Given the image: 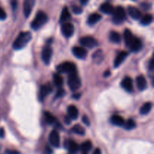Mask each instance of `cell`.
<instances>
[{"mask_svg":"<svg viewBox=\"0 0 154 154\" xmlns=\"http://www.w3.org/2000/svg\"><path fill=\"white\" fill-rule=\"evenodd\" d=\"M35 3V0H24L23 2V13L26 17H28L32 11Z\"/></svg>","mask_w":154,"mask_h":154,"instance_id":"11","label":"cell"},{"mask_svg":"<svg viewBox=\"0 0 154 154\" xmlns=\"http://www.w3.org/2000/svg\"><path fill=\"white\" fill-rule=\"evenodd\" d=\"M5 136V130L3 128L0 129V138H4Z\"/></svg>","mask_w":154,"mask_h":154,"instance_id":"43","label":"cell"},{"mask_svg":"<svg viewBox=\"0 0 154 154\" xmlns=\"http://www.w3.org/2000/svg\"><path fill=\"white\" fill-rule=\"evenodd\" d=\"M68 85L72 91H76L81 87V78L78 77L76 72L69 74V78H68Z\"/></svg>","mask_w":154,"mask_h":154,"instance_id":"5","label":"cell"},{"mask_svg":"<svg viewBox=\"0 0 154 154\" xmlns=\"http://www.w3.org/2000/svg\"><path fill=\"white\" fill-rule=\"evenodd\" d=\"M11 7L14 11H15L17 7V0H11Z\"/></svg>","mask_w":154,"mask_h":154,"instance_id":"38","label":"cell"},{"mask_svg":"<svg viewBox=\"0 0 154 154\" xmlns=\"http://www.w3.org/2000/svg\"><path fill=\"white\" fill-rule=\"evenodd\" d=\"M84 154H87V153H84Z\"/></svg>","mask_w":154,"mask_h":154,"instance_id":"48","label":"cell"},{"mask_svg":"<svg viewBox=\"0 0 154 154\" xmlns=\"http://www.w3.org/2000/svg\"><path fill=\"white\" fill-rule=\"evenodd\" d=\"M65 147L71 154H76L79 150V146L72 140H67L65 142Z\"/></svg>","mask_w":154,"mask_h":154,"instance_id":"12","label":"cell"},{"mask_svg":"<svg viewBox=\"0 0 154 154\" xmlns=\"http://www.w3.org/2000/svg\"><path fill=\"white\" fill-rule=\"evenodd\" d=\"M71 18V14L69 13V11L67 7H64L62 11L61 16H60V22L66 23Z\"/></svg>","mask_w":154,"mask_h":154,"instance_id":"26","label":"cell"},{"mask_svg":"<svg viewBox=\"0 0 154 154\" xmlns=\"http://www.w3.org/2000/svg\"><path fill=\"white\" fill-rule=\"evenodd\" d=\"M153 21V16L152 14H146L141 18V24L143 26H147V25H150V23H152Z\"/></svg>","mask_w":154,"mask_h":154,"instance_id":"30","label":"cell"},{"mask_svg":"<svg viewBox=\"0 0 154 154\" xmlns=\"http://www.w3.org/2000/svg\"><path fill=\"white\" fill-rule=\"evenodd\" d=\"M93 154H102V151H101V150L99 148H96L94 150V151H93Z\"/></svg>","mask_w":154,"mask_h":154,"instance_id":"45","label":"cell"},{"mask_svg":"<svg viewBox=\"0 0 154 154\" xmlns=\"http://www.w3.org/2000/svg\"><path fill=\"white\" fill-rule=\"evenodd\" d=\"M65 122H66V123L67 125H69L71 123V120L68 116H66V117H65Z\"/></svg>","mask_w":154,"mask_h":154,"instance_id":"44","label":"cell"},{"mask_svg":"<svg viewBox=\"0 0 154 154\" xmlns=\"http://www.w3.org/2000/svg\"><path fill=\"white\" fill-rule=\"evenodd\" d=\"M134 35H132V32L130 31L129 29H125L124 32H123V38H124V41H125V44H126V46H129L130 42H132V38H133Z\"/></svg>","mask_w":154,"mask_h":154,"instance_id":"27","label":"cell"},{"mask_svg":"<svg viewBox=\"0 0 154 154\" xmlns=\"http://www.w3.org/2000/svg\"><path fill=\"white\" fill-rule=\"evenodd\" d=\"M93 59L96 63H100L102 60V59H103V54H102V51H101V50H99V51H96V52L93 54Z\"/></svg>","mask_w":154,"mask_h":154,"instance_id":"33","label":"cell"},{"mask_svg":"<svg viewBox=\"0 0 154 154\" xmlns=\"http://www.w3.org/2000/svg\"><path fill=\"white\" fill-rule=\"evenodd\" d=\"M80 2H81V4L82 5H86L88 3L89 0H80Z\"/></svg>","mask_w":154,"mask_h":154,"instance_id":"46","label":"cell"},{"mask_svg":"<svg viewBox=\"0 0 154 154\" xmlns=\"http://www.w3.org/2000/svg\"><path fill=\"white\" fill-rule=\"evenodd\" d=\"M6 153L7 154H20L18 151H16V150H7L6 151Z\"/></svg>","mask_w":154,"mask_h":154,"instance_id":"41","label":"cell"},{"mask_svg":"<svg viewBox=\"0 0 154 154\" xmlns=\"http://www.w3.org/2000/svg\"><path fill=\"white\" fill-rule=\"evenodd\" d=\"M82 120H83V123H84L85 125H87V126H90V120H89V118L87 117V116H85V115L83 116Z\"/></svg>","mask_w":154,"mask_h":154,"instance_id":"37","label":"cell"},{"mask_svg":"<svg viewBox=\"0 0 154 154\" xmlns=\"http://www.w3.org/2000/svg\"><path fill=\"white\" fill-rule=\"evenodd\" d=\"M32 39V34L29 32H21L13 43V48L14 50H21L30 42Z\"/></svg>","mask_w":154,"mask_h":154,"instance_id":"1","label":"cell"},{"mask_svg":"<svg viewBox=\"0 0 154 154\" xmlns=\"http://www.w3.org/2000/svg\"><path fill=\"white\" fill-rule=\"evenodd\" d=\"M61 32L65 37L70 38L74 34L75 27L73 24L71 23H64L61 26Z\"/></svg>","mask_w":154,"mask_h":154,"instance_id":"7","label":"cell"},{"mask_svg":"<svg viewBox=\"0 0 154 154\" xmlns=\"http://www.w3.org/2000/svg\"><path fill=\"white\" fill-rule=\"evenodd\" d=\"M72 11H73L74 13L76 14H81L83 12L82 8H81L80 6L78 5L72 6Z\"/></svg>","mask_w":154,"mask_h":154,"instance_id":"34","label":"cell"},{"mask_svg":"<svg viewBox=\"0 0 154 154\" xmlns=\"http://www.w3.org/2000/svg\"><path fill=\"white\" fill-rule=\"evenodd\" d=\"M57 70L58 73H68L72 74L76 72V66L72 62H64L57 66Z\"/></svg>","mask_w":154,"mask_h":154,"instance_id":"4","label":"cell"},{"mask_svg":"<svg viewBox=\"0 0 154 154\" xmlns=\"http://www.w3.org/2000/svg\"><path fill=\"white\" fill-rule=\"evenodd\" d=\"M51 91H52V87H51V84H46L45 85H42L40 88V91H39V99H40V101L42 102L45 99V98L51 93Z\"/></svg>","mask_w":154,"mask_h":154,"instance_id":"14","label":"cell"},{"mask_svg":"<svg viewBox=\"0 0 154 154\" xmlns=\"http://www.w3.org/2000/svg\"><path fill=\"white\" fill-rule=\"evenodd\" d=\"M137 87L140 91H144L147 87V82L146 78L143 75H139L136 78Z\"/></svg>","mask_w":154,"mask_h":154,"instance_id":"17","label":"cell"},{"mask_svg":"<svg viewBox=\"0 0 154 154\" xmlns=\"http://www.w3.org/2000/svg\"><path fill=\"white\" fill-rule=\"evenodd\" d=\"M72 53L75 57L80 60H84L87 56V51L84 47H74L72 48Z\"/></svg>","mask_w":154,"mask_h":154,"instance_id":"10","label":"cell"},{"mask_svg":"<svg viewBox=\"0 0 154 154\" xmlns=\"http://www.w3.org/2000/svg\"><path fill=\"white\" fill-rule=\"evenodd\" d=\"M128 48L131 50V51L132 52H138L142 48V43H141V40H140L138 38L135 37L134 36L133 38H132V42H130L129 45L128 46Z\"/></svg>","mask_w":154,"mask_h":154,"instance_id":"13","label":"cell"},{"mask_svg":"<svg viewBox=\"0 0 154 154\" xmlns=\"http://www.w3.org/2000/svg\"><path fill=\"white\" fill-rule=\"evenodd\" d=\"M48 20V15L42 11H40L35 15V17L31 23V27L32 29L38 30L41 27L43 26Z\"/></svg>","mask_w":154,"mask_h":154,"instance_id":"2","label":"cell"},{"mask_svg":"<svg viewBox=\"0 0 154 154\" xmlns=\"http://www.w3.org/2000/svg\"><path fill=\"white\" fill-rule=\"evenodd\" d=\"M44 118H45V122L48 125H54L55 123L57 124L56 117L53 114H51V113L48 112V111H45V113H44Z\"/></svg>","mask_w":154,"mask_h":154,"instance_id":"20","label":"cell"},{"mask_svg":"<svg viewBox=\"0 0 154 154\" xmlns=\"http://www.w3.org/2000/svg\"><path fill=\"white\" fill-rule=\"evenodd\" d=\"M123 126H124L125 129L126 130H132V129H135V126H136V123L132 119H129L127 121L124 122L123 123Z\"/></svg>","mask_w":154,"mask_h":154,"instance_id":"31","label":"cell"},{"mask_svg":"<svg viewBox=\"0 0 154 154\" xmlns=\"http://www.w3.org/2000/svg\"><path fill=\"white\" fill-rule=\"evenodd\" d=\"M53 153V150L50 148L49 147H46L45 150V154H52Z\"/></svg>","mask_w":154,"mask_h":154,"instance_id":"40","label":"cell"},{"mask_svg":"<svg viewBox=\"0 0 154 154\" xmlns=\"http://www.w3.org/2000/svg\"><path fill=\"white\" fill-rule=\"evenodd\" d=\"M128 13L130 15L131 17L134 20H139L142 17V14L141 11L134 6H129L127 8Z\"/></svg>","mask_w":154,"mask_h":154,"instance_id":"16","label":"cell"},{"mask_svg":"<svg viewBox=\"0 0 154 154\" xmlns=\"http://www.w3.org/2000/svg\"><path fill=\"white\" fill-rule=\"evenodd\" d=\"M111 122L112 124H114V126H123V123H124V119L120 115H117V114H114L112 117H111Z\"/></svg>","mask_w":154,"mask_h":154,"instance_id":"23","label":"cell"},{"mask_svg":"<svg viewBox=\"0 0 154 154\" xmlns=\"http://www.w3.org/2000/svg\"><path fill=\"white\" fill-rule=\"evenodd\" d=\"M99 9H100L101 11L103 12L104 14H112L113 11H114V7L108 2L103 3V4L100 6Z\"/></svg>","mask_w":154,"mask_h":154,"instance_id":"21","label":"cell"},{"mask_svg":"<svg viewBox=\"0 0 154 154\" xmlns=\"http://www.w3.org/2000/svg\"><path fill=\"white\" fill-rule=\"evenodd\" d=\"M152 107H153L152 102H146L140 108V114L142 115H146V114H149V112L151 111Z\"/></svg>","mask_w":154,"mask_h":154,"instance_id":"25","label":"cell"},{"mask_svg":"<svg viewBox=\"0 0 154 154\" xmlns=\"http://www.w3.org/2000/svg\"><path fill=\"white\" fill-rule=\"evenodd\" d=\"M149 68H150V71L153 70V59H151V60H150V65H149Z\"/></svg>","mask_w":154,"mask_h":154,"instance_id":"42","label":"cell"},{"mask_svg":"<svg viewBox=\"0 0 154 154\" xmlns=\"http://www.w3.org/2000/svg\"><path fill=\"white\" fill-rule=\"evenodd\" d=\"M110 75H111V73H110L109 71H107V72L105 73V75H104V77H105V78H107V77L109 76Z\"/></svg>","mask_w":154,"mask_h":154,"instance_id":"47","label":"cell"},{"mask_svg":"<svg viewBox=\"0 0 154 154\" xmlns=\"http://www.w3.org/2000/svg\"><path fill=\"white\" fill-rule=\"evenodd\" d=\"M54 82L56 87H62L63 85V78L59 73L54 74Z\"/></svg>","mask_w":154,"mask_h":154,"instance_id":"28","label":"cell"},{"mask_svg":"<svg viewBox=\"0 0 154 154\" xmlns=\"http://www.w3.org/2000/svg\"><path fill=\"white\" fill-rule=\"evenodd\" d=\"M113 22L115 24H120L126 19V11L122 6H118L114 10L112 13Z\"/></svg>","mask_w":154,"mask_h":154,"instance_id":"3","label":"cell"},{"mask_svg":"<svg viewBox=\"0 0 154 154\" xmlns=\"http://www.w3.org/2000/svg\"><path fill=\"white\" fill-rule=\"evenodd\" d=\"M65 95V91L62 89H60V90L57 91V94H56V98H61L63 97V96Z\"/></svg>","mask_w":154,"mask_h":154,"instance_id":"36","label":"cell"},{"mask_svg":"<svg viewBox=\"0 0 154 154\" xmlns=\"http://www.w3.org/2000/svg\"><path fill=\"white\" fill-rule=\"evenodd\" d=\"M80 43L83 47L90 48V49L96 48L99 45L97 40L92 36H85V37L81 38L80 39Z\"/></svg>","mask_w":154,"mask_h":154,"instance_id":"6","label":"cell"},{"mask_svg":"<svg viewBox=\"0 0 154 154\" xmlns=\"http://www.w3.org/2000/svg\"><path fill=\"white\" fill-rule=\"evenodd\" d=\"M68 112V117H69L72 120H77L79 115V112H78V110L75 105H69L67 109Z\"/></svg>","mask_w":154,"mask_h":154,"instance_id":"19","label":"cell"},{"mask_svg":"<svg viewBox=\"0 0 154 154\" xmlns=\"http://www.w3.org/2000/svg\"><path fill=\"white\" fill-rule=\"evenodd\" d=\"M141 6L144 10H147V9H149L150 8V5L147 4V3H143V4L141 5Z\"/></svg>","mask_w":154,"mask_h":154,"instance_id":"39","label":"cell"},{"mask_svg":"<svg viewBox=\"0 0 154 154\" xmlns=\"http://www.w3.org/2000/svg\"><path fill=\"white\" fill-rule=\"evenodd\" d=\"M53 51L51 47L45 46L42 52V60L45 65H49L51 63Z\"/></svg>","mask_w":154,"mask_h":154,"instance_id":"8","label":"cell"},{"mask_svg":"<svg viewBox=\"0 0 154 154\" xmlns=\"http://www.w3.org/2000/svg\"><path fill=\"white\" fill-rule=\"evenodd\" d=\"M72 131L74 133L77 134V135H85V129L83 126H81V125L76 124L72 128Z\"/></svg>","mask_w":154,"mask_h":154,"instance_id":"29","label":"cell"},{"mask_svg":"<svg viewBox=\"0 0 154 154\" xmlns=\"http://www.w3.org/2000/svg\"><path fill=\"white\" fill-rule=\"evenodd\" d=\"M93 147V144H92V142L90 141H87L83 143L81 145V150H82L84 153H87V152H89Z\"/></svg>","mask_w":154,"mask_h":154,"instance_id":"32","label":"cell"},{"mask_svg":"<svg viewBox=\"0 0 154 154\" xmlns=\"http://www.w3.org/2000/svg\"><path fill=\"white\" fill-rule=\"evenodd\" d=\"M109 40L112 43L119 44L121 42V36L120 33L116 31H111L109 35Z\"/></svg>","mask_w":154,"mask_h":154,"instance_id":"24","label":"cell"},{"mask_svg":"<svg viewBox=\"0 0 154 154\" xmlns=\"http://www.w3.org/2000/svg\"><path fill=\"white\" fill-rule=\"evenodd\" d=\"M128 55H129V53L126 52V51H121V52L116 57L115 60H114V67H119V66L122 64V63L124 61L125 59L128 57Z\"/></svg>","mask_w":154,"mask_h":154,"instance_id":"18","label":"cell"},{"mask_svg":"<svg viewBox=\"0 0 154 154\" xmlns=\"http://www.w3.org/2000/svg\"><path fill=\"white\" fill-rule=\"evenodd\" d=\"M102 19V16L98 13H93L89 16L88 20H87V23L89 25H94V24L97 23L100 20Z\"/></svg>","mask_w":154,"mask_h":154,"instance_id":"22","label":"cell"},{"mask_svg":"<svg viewBox=\"0 0 154 154\" xmlns=\"http://www.w3.org/2000/svg\"><path fill=\"white\" fill-rule=\"evenodd\" d=\"M49 142L53 147H59L60 145V137L58 132L56 130L51 131L49 135Z\"/></svg>","mask_w":154,"mask_h":154,"instance_id":"9","label":"cell"},{"mask_svg":"<svg viewBox=\"0 0 154 154\" xmlns=\"http://www.w3.org/2000/svg\"><path fill=\"white\" fill-rule=\"evenodd\" d=\"M121 87L127 92L133 91V81L129 77H126L121 81Z\"/></svg>","mask_w":154,"mask_h":154,"instance_id":"15","label":"cell"},{"mask_svg":"<svg viewBox=\"0 0 154 154\" xmlns=\"http://www.w3.org/2000/svg\"><path fill=\"white\" fill-rule=\"evenodd\" d=\"M7 17V14H6V12L5 11L4 9L0 7V20H4Z\"/></svg>","mask_w":154,"mask_h":154,"instance_id":"35","label":"cell"}]
</instances>
